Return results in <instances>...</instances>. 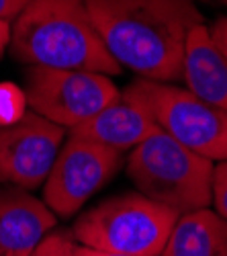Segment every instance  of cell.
Here are the masks:
<instances>
[{"instance_id": "6da1fadb", "label": "cell", "mask_w": 227, "mask_h": 256, "mask_svg": "<svg viewBox=\"0 0 227 256\" xmlns=\"http://www.w3.org/2000/svg\"><path fill=\"white\" fill-rule=\"evenodd\" d=\"M94 29L111 58L141 80H182L187 41L203 25L193 0H86Z\"/></svg>"}, {"instance_id": "5bb4252c", "label": "cell", "mask_w": 227, "mask_h": 256, "mask_svg": "<svg viewBox=\"0 0 227 256\" xmlns=\"http://www.w3.org/2000/svg\"><path fill=\"white\" fill-rule=\"evenodd\" d=\"M74 246L76 242L72 238V232L55 230L47 234L31 256H74Z\"/></svg>"}, {"instance_id": "9a60e30c", "label": "cell", "mask_w": 227, "mask_h": 256, "mask_svg": "<svg viewBox=\"0 0 227 256\" xmlns=\"http://www.w3.org/2000/svg\"><path fill=\"white\" fill-rule=\"evenodd\" d=\"M213 205L221 218L227 220V162L215 164L213 176Z\"/></svg>"}, {"instance_id": "30bf717a", "label": "cell", "mask_w": 227, "mask_h": 256, "mask_svg": "<svg viewBox=\"0 0 227 256\" xmlns=\"http://www.w3.org/2000/svg\"><path fill=\"white\" fill-rule=\"evenodd\" d=\"M160 132L154 115L133 98L121 92V98L107 104L102 111L70 130V136L90 140L115 152H129Z\"/></svg>"}, {"instance_id": "3957f363", "label": "cell", "mask_w": 227, "mask_h": 256, "mask_svg": "<svg viewBox=\"0 0 227 256\" xmlns=\"http://www.w3.org/2000/svg\"><path fill=\"white\" fill-rule=\"evenodd\" d=\"M127 176L143 197L180 216L213 205L215 162L195 154L162 130L131 150Z\"/></svg>"}, {"instance_id": "e0dca14e", "label": "cell", "mask_w": 227, "mask_h": 256, "mask_svg": "<svg viewBox=\"0 0 227 256\" xmlns=\"http://www.w3.org/2000/svg\"><path fill=\"white\" fill-rule=\"evenodd\" d=\"M29 2L31 0H0V20L12 23Z\"/></svg>"}, {"instance_id": "7a4b0ae2", "label": "cell", "mask_w": 227, "mask_h": 256, "mask_svg": "<svg viewBox=\"0 0 227 256\" xmlns=\"http://www.w3.org/2000/svg\"><path fill=\"white\" fill-rule=\"evenodd\" d=\"M10 54L23 64L115 76L123 68L94 29L86 0H31L10 23Z\"/></svg>"}, {"instance_id": "9c48e42d", "label": "cell", "mask_w": 227, "mask_h": 256, "mask_svg": "<svg viewBox=\"0 0 227 256\" xmlns=\"http://www.w3.org/2000/svg\"><path fill=\"white\" fill-rule=\"evenodd\" d=\"M55 224V213L29 190L0 184V256L33 254Z\"/></svg>"}, {"instance_id": "d6986e66", "label": "cell", "mask_w": 227, "mask_h": 256, "mask_svg": "<svg viewBox=\"0 0 227 256\" xmlns=\"http://www.w3.org/2000/svg\"><path fill=\"white\" fill-rule=\"evenodd\" d=\"M10 44V23L6 20H0V58H2L4 50Z\"/></svg>"}, {"instance_id": "5b68a950", "label": "cell", "mask_w": 227, "mask_h": 256, "mask_svg": "<svg viewBox=\"0 0 227 256\" xmlns=\"http://www.w3.org/2000/svg\"><path fill=\"white\" fill-rule=\"evenodd\" d=\"M154 115L160 130L211 162H227V111L201 100L191 90L135 80L123 92Z\"/></svg>"}, {"instance_id": "ffe728a7", "label": "cell", "mask_w": 227, "mask_h": 256, "mask_svg": "<svg viewBox=\"0 0 227 256\" xmlns=\"http://www.w3.org/2000/svg\"><path fill=\"white\" fill-rule=\"evenodd\" d=\"M12 256H31V254H12Z\"/></svg>"}, {"instance_id": "44dd1931", "label": "cell", "mask_w": 227, "mask_h": 256, "mask_svg": "<svg viewBox=\"0 0 227 256\" xmlns=\"http://www.w3.org/2000/svg\"><path fill=\"white\" fill-rule=\"evenodd\" d=\"M219 2H223V4H225V6H227V0H219Z\"/></svg>"}, {"instance_id": "4fadbf2b", "label": "cell", "mask_w": 227, "mask_h": 256, "mask_svg": "<svg viewBox=\"0 0 227 256\" xmlns=\"http://www.w3.org/2000/svg\"><path fill=\"white\" fill-rule=\"evenodd\" d=\"M27 106L25 88L16 86L14 82H0V127L18 123L29 113Z\"/></svg>"}, {"instance_id": "8fae6325", "label": "cell", "mask_w": 227, "mask_h": 256, "mask_svg": "<svg viewBox=\"0 0 227 256\" xmlns=\"http://www.w3.org/2000/svg\"><path fill=\"white\" fill-rule=\"evenodd\" d=\"M182 82L201 100L227 111V58L213 44L209 27L205 25L189 35Z\"/></svg>"}, {"instance_id": "277c9868", "label": "cell", "mask_w": 227, "mask_h": 256, "mask_svg": "<svg viewBox=\"0 0 227 256\" xmlns=\"http://www.w3.org/2000/svg\"><path fill=\"white\" fill-rule=\"evenodd\" d=\"M180 213L141 193L111 197L76 220L72 238L80 246L127 256H160Z\"/></svg>"}, {"instance_id": "8992f818", "label": "cell", "mask_w": 227, "mask_h": 256, "mask_svg": "<svg viewBox=\"0 0 227 256\" xmlns=\"http://www.w3.org/2000/svg\"><path fill=\"white\" fill-rule=\"evenodd\" d=\"M25 94L33 113L68 132L121 98L107 74L39 66L27 72Z\"/></svg>"}, {"instance_id": "2e32d148", "label": "cell", "mask_w": 227, "mask_h": 256, "mask_svg": "<svg viewBox=\"0 0 227 256\" xmlns=\"http://www.w3.org/2000/svg\"><path fill=\"white\" fill-rule=\"evenodd\" d=\"M209 35L213 39V44L219 48V52L227 58V14L219 16L215 23L209 27Z\"/></svg>"}, {"instance_id": "ac0fdd59", "label": "cell", "mask_w": 227, "mask_h": 256, "mask_svg": "<svg viewBox=\"0 0 227 256\" xmlns=\"http://www.w3.org/2000/svg\"><path fill=\"white\" fill-rule=\"evenodd\" d=\"M74 256H127V254H115V252H105V250H96L88 246H74Z\"/></svg>"}, {"instance_id": "52a82bcc", "label": "cell", "mask_w": 227, "mask_h": 256, "mask_svg": "<svg viewBox=\"0 0 227 256\" xmlns=\"http://www.w3.org/2000/svg\"><path fill=\"white\" fill-rule=\"evenodd\" d=\"M121 162V152L68 134L43 182V203L55 218L74 216L117 174Z\"/></svg>"}, {"instance_id": "ba28073f", "label": "cell", "mask_w": 227, "mask_h": 256, "mask_svg": "<svg viewBox=\"0 0 227 256\" xmlns=\"http://www.w3.org/2000/svg\"><path fill=\"white\" fill-rule=\"evenodd\" d=\"M68 138V130L29 111L14 125L0 127V184L25 190L41 186Z\"/></svg>"}, {"instance_id": "7c38bea8", "label": "cell", "mask_w": 227, "mask_h": 256, "mask_svg": "<svg viewBox=\"0 0 227 256\" xmlns=\"http://www.w3.org/2000/svg\"><path fill=\"white\" fill-rule=\"evenodd\" d=\"M160 256H227V220L215 209L184 213Z\"/></svg>"}]
</instances>
